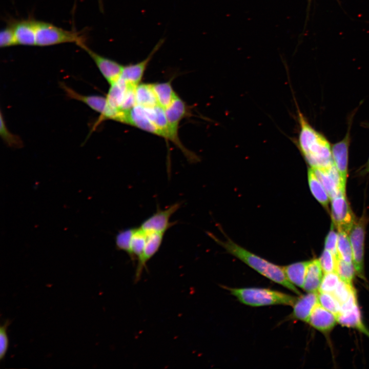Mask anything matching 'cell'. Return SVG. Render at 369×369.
<instances>
[{
	"instance_id": "7c38bea8",
	"label": "cell",
	"mask_w": 369,
	"mask_h": 369,
	"mask_svg": "<svg viewBox=\"0 0 369 369\" xmlns=\"http://www.w3.org/2000/svg\"><path fill=\"white\" fill-rule=\"evenodd\" d=\"M164 42V38L160 39L148 56L142 60L135 64L124 66L120 77L128 84L135 87L141 83L149 63Z\"/></svg>"
},
{
	"instance_id": "484cf974",
	"label": "cell",
	"mask_w": 369,
	"mask_h": 369,
	"mask_svg": "<svg viewBox=\"0 0 369 369\" xmlns=\"http://www.w3.org/2000/svg\"><path fill=\"white\" fill-rule=\"evenodd\" d=\"M348 233L338 231L337 256L347 262H353V252Z\"/></svg>"
},
{
	"instance_id": "d6a6232c",
	"label": "cell",
	"mask_w": 369,
	"mask_h": 369,
	"mask_svg": "<svg viewBox=\"0 0 369 369\" xmlns=\"http://www.w3.org/2000/svg\"><path fill=\"white\" fill-rule=\"evenodd\" d=\"M336 256L328 250L323 251L319 260L324 273L335 272Z\"/></svg>"
},
{
	"instance_id": "836d02e7",
	"label": "cell",
	"mask_w": 369,
	"mask_h": 369,
	"mask_svg": "<svg viewBox=\"0 0 369 369\" xmlns=\"http://www.w3.org/2000/svg\"><path fill=\"white\" fill-rule=\"evenodd\" d=\"M17 45L14 30L12 24L8 25L0 32V46L2 48Z\"/></svg>"
},
{
	"instance_id": "ac0fdd59",
	"label": "cell",
	"mask_w": 369,
	"mask_h": 369,
	"mask_svg": "<svg viewBox=\"0 0 369 369\" xmlns=\"http://www.w3.org/2000/svg\"><path fill=\"white\" fill-rule=\"evenodd\" d=\"M36 22L34 19H27L11 24L17 45L35 46Z\"/></svg>"
},
{
	"instance_id": "3957f363",
	"label": "cell",
	"mask_w": 369,
	"mask_h": 369,
	"mask_svg": "<svg viewBox=\"0 0 369 369\" xmlns=\"http://www.w3.org/2000/svg\"><path fill=\"white\" fill-rule=\"evenodd\" d=\"M241 303L252 306L271 305L293 306L298 297L269 289L247 288L229 289Z\"/></svg>"
},
{
	"instance_id": "44dd1931",
	"label": "cell",
	"mask_w": 369,
	"mask_h": 369,
	"mask_svg": "<svg viewBox=\"0 0 369 369\" xmlns=\"http://www.w3.org/2000/svg\"><path fill=\"white\" fill-rule=\"evenodd\" d=\"M136 105L150 108L159 105L152 84L140 83L135 89Z\"/></svg>"
},
{
	"instance_id": "2e32d148",
	"label": "cell",
	"mask_w": 369,
	"mask_h": 369,
	"mask_svg": "<svg viewBox=\"0 0 369 369\" xmlns=\"http://www.w3.org/2000/svg\"><path fill=\"white\" fill-rule=\"evenodd\" d=\"M319 303L318 292H308L300 295L293 306L292 317L294 319L308 322L313 310Z\"/></svg>"
},
{
	"instance_id": "603a6c76",
	"label": "cell",
	"mask_w": 369,
	"mask_h": 369,
	"mask_svg": "<svg viewBox=\"0 0 369 369\" xmlns=\"http://www.w3.org/2000/svg\"><path fill=\"white\" fill-rule=\"evenodd\" d=\"M309 261L298 262L283 267L288 280L294 285L303 288Z\"/></svg>"
},
{
	"instance_id": "cb8c5ba5",
	"label": "cell",
	"mask_w": 369,
	"mask_h": 369,
	"mask_svg": "<svg viewBox=\"0 0 369 369\" xmlns=\"http://www.w3.org/2000/svg\"><path fill=\"white\" fill-rule=\"evenodd\" d=\"M308 175L309 184L313 195L324 207L327 208L329 195L311 168L309 169Z\"/></svg>"
},
{
	"instance_id": "7402d4cb",
	"label": "cell",
	"mask_w": 369,
	"mask_h": 369,
	"mask_svg": "<svg viewBox=\"0 0 369 369\" xmlns=\"http://www.w3.org/2000/svg\"><path fill=\"white\" fill-rule=\"evenodd\" d=\"M158 105L164 109L168 108L178 96L171 81L152 84Z\"/></svg>"
},
{
	"instance_id": "e575fe53",
	"label": "cell",
	"mask_w": 369,
	"mask_h": 369,
	"mask_svg": "<svg viewBox=\"0 0 369 369\" xmlns=\"http://www.w3.org/2000/svg\"><path fill=\"white\" fill-rule=\"evenodd\" d=\"M11 323L9 320H6L0 327V360L4 358L9 346V339L7 330Z\"/></svg>"
},
{
	"instance_id": "1f68e13d",
	"label": "cell",
	"mask_w": 369,
	"mask_h": 369,
	"mask_svg": "<svg viewBox=\"0 0 369 369\" xmlns=\"http://www.w3.org/2000/svg\"><path fill=\"white\" fill-rule=\"evenodd\" d=\"M1 136L4 141L9 146L12 147H20L22 142L20 139L16 135L12 134L7 129L5 121L1 114Z\"/></svg>"
},
{
	"instance_id": "8d00e7d4",
	"label": "cell",
	"mask_w": 369,
	"mask_h": 369,
	"mask_svg": "<svg viewBox=\"0 0 369 369\" xmlns=\"http://www.w3.org/2000/svg\"><path fill=\"white\" fill-rule=\"evenodd\" d=\"M312 0H307V7H306V19H305V27L304 28V30L305 29V26L307 22L308 21L309 17V13L311 6Z\"/></svg>"
},
{
	"instance_id": "f1b7e54d",
	"label": "cell",
	"mask_w": 369,
	"mask_h": 369,
	"mask_svg": "<svg viewBox=\"0 0 369 369\" xmlns=\"http://www.w3.org/2000/svg\"><path fill=\"white\" fill-rule=\"evenodd\" d=\"M319 303L337 316L340 312L341 305L332 293L318 292Z\"/></svg>"
},
{
	"instance_id": "ffe728a7",
	"label": "cell",
	"mask_w": 369,
	"mask_h": 369,
	"mask_svg": "<svg viewBox=\"0 0 369 369\" xmlns=\"http://www.w3.org/2000/svg\"><path fill=\"white\" fill-rule=\"evenodd\" d=\"M322 272L319 259L309 261L302 289L307 292L318 291L323 276Z\"/></svg>"
},
{
	"instance_id": "9c48e42d",
	"label": "cell",
	"mask_w": 369,
	"mask_h": 369,
	"mask_svg": "<svg viewBox=\"0 0 369 369\" xmlns=\"http://www.w3.org/2000/svg\"><path fill=\"white\" fill-rule=\"evenodd\" d=\"M181 204L180 202H176L165 209H157L154 213L141 223L140 228L146 233H165L175 223L171 222L170 218Z\"/></svg>"
},
{
	"instance_id": "f546056e",
	"label": "cell",
	"mask_w": 369,
	"mask_h": 369,
	"mask_svg": "<svg viewBox=\"0 0 369 369\" xmlns=\"http://www.w3.org/2000/svg\"><path fill=\"white\" fill-rule=\"evenodd\" d=\"M340 280L336 272L324 273L318 292L332 294Z\"/></svg>"
},
{
	"instance_id": "30bf717a",
	"label": "cell",
	"mask_w": 369,
	"mask_h": 369,
	"mask_svg": "<svg viewBox=\"0 0 369 369\" xmlns=\"http://www.w3.org/2000/svg\"><path fill=\"white\" fill-rule=\"evenodd\" d=\"M331 200L340 193L345 192L343 182L334 163L326 168L311 167Z\"/></svg>"
},
{
	"instance_id": "5bb4252c",
	"label": "cell",
	"mask_w": 369,
	"mask_h": 369,
	"mask_svg": "<svg viewBox=\"0 0 369 369\" xmlns=\"http://www.w3.org/2000/svg\"><path fill=\"white\" fill-rule=\"evenodd\" d=\"M350 143V131H347L345 137L340 141L332 146V157L334 163L337 168L343 182L346 184L347 175L348 148Z\"/></svg>"
},
{
	"instance_id": "7a4b0ae2",
	"label": "cell",
	"mask_w": 369,
	"mask_h": 369,
	"mask_svg": "<svg viewBox=\"0 0 369 369\" xmlns=\"http://www.w3.org/2000/svg\"><path fill=\"white\" fill-rule=\"evenodd\" d=\"M209 235L228 253L235 256L262 275L292 291L297 295H301V293L295 285L288 280L283 267L270 262L248 251L230 239L221 241L213 234L209 233Z\"/></svg>"
},
{
	"instance_id": "9a60e30c",
	"label": "cell",
	"mask_w": 369,
	"mask_h": 369,
	"mask_svg": "<svg viewBox=\"0 0 369 369\" xmlns=\"http://www.w3.org/2000/svg\"><path fill=\"white\" fill-rule=\"evenodd\" d=\"M165 111L173 134L179 138V125L183 118L190 115L189 106L178 96Z\"/></svg>"
},
{
	"instance_id": "8992f818",
	"label": "cell",
	"mask_w": 369,
	"mask_h": 369,
	"mask_svg": "<svg viewBox=\"0 0 369 369\" xmlns=\"http://www.w3.org/2000/svg\"><path fill=\"white\" fill-rule=\"evenodd\" d=\"M135 88L120 77L117 81L110 85L106 96L109 104L118 111L130 110L136 106Z\"/></svg>"
},
{
	"instance_id": "4316f807",
	"label": "cell",
	"mask_w": 369,
	"mask_h": 369,
	"mask_svg": "<svg viewBox=\"0 0 369 369\" xmlns=\"http://www.w3.org/2000/svg\"><path fill=\"white\" fill-rule=\"evenodd\" d=\"M335 272L341 280L352 284L356 272L353 262H347L337 256Z\"/></svg>"
},
{
	"instance_id": "6da1fadb",
	"label": "cell",
	"mask_w": 369,
	"mask_h": 369,
	"mask_svg": "<svg viewBox=\"0 0 369 369\" xmlns=\"http://www.w3.org/2000/svg\"><path fill=\"white\" fill-rule=\"evenodd\" d=\"M300 124L299 145L312 168H326L334 164L332 147L327 139L315 130L298 112Z\"/></svg>"
},
{
	"instance_id": "5b68a950",
	"label": "cell",
	"mask_w": 369,
	"mask_h": 369,
	"mask_svg": "<svg viewBox=\"0 0 369 369\" xmlns=\"http://www.w3.org/2000/svg\"><path fill=\"white\" fill-rule=\"evenodd\" d=\"M60 86L68 97L85 104L92 110L99 113L102 119H110L121 122L124 112L112 108L109 104L106 97L95 95H81L63 83H60Z\"/></svg>"
},
{
	"instance_id": "74e56055",
	"label": "cell",
	"mask_w": 369,
	"mask_h": 369,
	"mask_svg": "<svg viewBox=\"0 0 369 369\" xmlns=\"http://www.w3.org/2000/svg\"><path fill=\"white\" fill-rule=\"evenodd\" d=\"M363 173H369V158H368L367 162L366 163L365 169L363 170Z\"/></svg>"
},
{
	"instance_id": "ba28073f",
	"label": "cell",
	"mask_w": 369,
	"mask_h": 369,
	"mask_svg": "<svg viewBox=\"0 0 369 369\" xmlns=\"http://www.w3.org/2000/svg\"><path fill=\"white\" fill-rule=\"evenodd\" d=\"M333 221L338 231L349 233L355 222V218L345 197L340 193L331 200Z\"/></svg>"
},
{
	"instance_id": "4fadbf2b",
	"label": "cell",
	"mask_w": 369,
	"mask_h": 369,
	"mask_svg": "<svg viewBox=\"0 0 369 369\" xmlns=\"http://www.w3.org/2000/svg\"><path fill=\"white\" fill-rule=\"evenodd\" d=\"M165 234L158 232L147 233V239L142 254L137 259L134 277L135 282L140 280L144 269L147 268V263L159 250Z\"/></svg>"
},
{
	"instance_id": "d4e9b609",
	"label": "cell",
	"mask_w": 369,
	"mask_h": 369,
	"mask_svg": "<svg viewBox=\"0 0 369 369\" xmlns=\"http://www.w3.org/2000/svg\"><path fill=\"white\" fill-rule=\"evenodd\" d=\"M147 233L140 227L134 228L131 239L129 256L134 261L141 256L145 245Z\"/></svg>"
},
{
	"instance_id": "8fae6325",
	"label": "cell",
	"mask_w": 369,
	"mask_h": 369,
	"mask_svg": "<svg viewBox=\"0 0 369 369\" xmlns=\"http://www.w3.org/2000/svg\"><path fill=\"white\" fill-rule=\"evenodd\" d=\"M79 47L89 55L110 86L119 79L124 65L114 60L97 54L90 49L86 44Z\"/></svg>"
},
{
	"instance_id": "d6986e66",
	"label": "cell",
	"mask_w": 369,
	"mask_h": 369,
	"mask_svg": "<svg viewBox=\"0 0 369 369\" xmlns=\"http://www.w3.org/2000/svg\"><path fill=\"white\" fill-rule=\"evenodd\" d=\"M336 317L337 322L340 324L356 328L369 336V332L362 322L358 304L347 310L341 312Z\"/></svg>"
},
{
	"instance_id": "e0dca14e",
	"label": "cell",
	"mask_w": 369,
	"mask_h": 369,
	"mask_svg": "<svg viewBox=\"0 0 369 369\" xmlns=\"http://www.w3.org/2000/svg\"><path fill=\"white\" fill-rule=\"evenodd\" d=\"M336 316L319 303L310 315L308 323L321 332L330 331L335 325Z\"/></svg>"
},
{
	"instance_id": "d590c367",
	"label": "cell",
	"mask_w": 369,
	"mask_h": 369,
	"mask_svg": "<svg viewBox=\"0 0 369 369\" xmlns=\"http://www.w3.org/2000/svg\"><path fill=\"white\" fill-rule=\"evenodd\" d=\"M338 234L334 231L333 225L325 241V249L331 251L333 254L337 255Z\"/></svg>"
},
{
	"instance_id": "52a82bcc",
	"label": "cell",
	"mask_w": 369,
	"mask_h": 369,
	"mask_svg": "<svg viewBox=\"0 0 369 369\" xmlns=\"http://www.w3.org/2000/svg\"><path fill=\"white\" fill-rule=\"evenodd\" d=\"M366 221L361 218L356 221L350 232V239L353 252V262L356 272L363 278L365 227Z\"/></svg>"
},
{
	"instance_id": "83f0119b",
	"label": "cell",
	"mask_w": 369,
	"mask_h": 369,
	"mask_svg": "<svg viewBox=\"0 0 369 369\" xmlns=\"http://www.w3.org/2000/svg\"><path fill=\"white\" fill-rule=\"evenodd\" d=\"M134 228H128L119 231L115 236V245L117 250L130 253V246Z\"/></svg>"
},
{
	"instance_id": "277c9868",
	"label": "cell",
	"mask_w": 369,
	"mask_h": 369,
	"mask_svg": "<svg viewBox=\"0 0 369 369\" xmlns=\"http://www.w3.org/2000/svg\"><path fill=\"white\" fill-rule=\"evenodd\" d=\"M64 43H75L80 47L85 44V39L80 33L36 20L35 46L46 47Z\"/></svg>"
},
{
	"instance_id": "4dcf8cb0",
	"label": "cell",
	"mask_w": 369,
	"mask_h": 369,
	"mask_svg": "<svg viewBox=\"0 0 369 369\" xmlns=\"http://www.w3.org/2000/svg\"><path fill=\"white\" fill-rule=\"evenodd\" d=\"M356 291L352 284L341 280L332 294L341 305L345 302Z\"/></svg>"
}]
</instances>
